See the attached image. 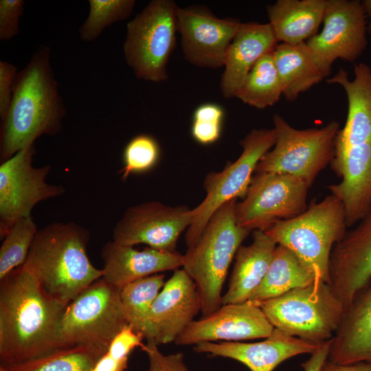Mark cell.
I'll return each mask as SVG.
<instances>
[{"mask_svg": "<svg viewBox=\"0 0 371 371\" xmlns=\"http://www.w3.org/2000/svg\"><path fill=\"white\" fill-rule=\"evenodd\" d=\"M67 304L49 295L23 265L0 280V366L63 348L58 328Z\"/></svg>", "mask_w": 371, "mask_h": 371, "instance_id": "obj_1", "label": "cell"}, {"mask_svg": "<svg viewBox=\"0 0 371 371\" xmlns=\"http://www.w3.org/2000/svg\"><path fill=\"white\" fill-rule=\"evenodd\" d=\"M50 48L41 45L17 73L8 113L1 122V163L34 144L41 136H54L66 113L50 63Z\"/></svg>", "mask_w": 371, "mask_h": 371, "instance_id": "obj_2", "label": "cell"}, {"mask_svg": "<svg viewBox=\"0 0 371 371\" xmlns=\"http://www.w3.org/2000/svg\"><path fill=\"white\" fill-rule=\"evenodd\" d=\"M89 240L88 230L75 223H50L38 230L23 265L45 293L68 304L103 276L87 256Z\"/></svg>", "mask_w": 371, "mask_h": 371, "instance_id": "obj_3", "label": "cell"}, {"mask_svg": "<svg viewBox=\"0 0 371 371\" xmlns=\"http://www.w3.org/2000/svg\"><path fill=\"white\" fill-rule=\"evenodd\" d=\"M236 200L221 205L212 216L200 238L184 255L183 269L194 282L203 316L222 305L223 285L229 267L249 231L236 221Z\"/></svg>", "mask_w": 371, "mask_h": 371, "instance_id": "obj_4", "label": "cell"}, {"mask_svg": "<svg viewBox=\"0 0 371 371\" xmlns=\"http://www.w3.org/2000/svg\"><path fill=\"white\" fill-rule=\"evenodd\" d=\"M342 203L333 194L311 202L302 214L274 223L265 231L277 245L293 252L315 275L330 284L329 265L333 247L347 229Z\"/></svg>", "mask_w": 371, "mask_h": 371, "instance_id": "obj_5", "label": "cell"}, {"mask_svg": "<svg viewBox=\"0 0 371 371\" xmlns=\"http://www.w3.org/2000/svg\"><path fill=\"white\" fill-rule=\"evenodd\" d=\"M256 304L274 328L319 344L334 337L345 311L330 284L322 280Z\"/></svg>", "mask_w": 371, "mask_h": 371, "instance_id": "obj_6", "label": "cell"}, {"mask_svg": "<svg viewBox=\"0 0 371 371\" xmlns=\"http://www.w3.org/2000/svg\"><path fill=\"white\" fill-rule=\"evenodd\" d=\"M178 6L171 0H153L126 24L124 59L139 80H168L167 64L176 45Z\"/></svg>", "mask_w": 371, "mask_h": 371, "instance_id": "obj_7", "label": "cell"}, {"mask_svg": "<svg viewBox=\"0 0 371 371\" xmlns=\"http://www.w3.org/2000/svg\"><path fill=\"white\" fill-rule=\"evenodd\" d=\"M120 291L101 278L72 300L59 324L63 347L85 346L106 352L113 338L128 324Z\"/></svg>", "mask_w": 371, "mask_h": 371, "instance_id": "obj_8", "label": "cell"}, {"mask_svg": "<svg viewBox=\"0 0 371 371\" xmlns=\"http://www.w3.org/2000/svg\"><path fill=\"white\" fill-rule=\"evenodd\" d=\"M273 121L277 136L274 148L260 159L255 172L290 175L311 186L334 156L339 124L334 120L319 128L297 129L278 113Z\"/></svg>", "mask_w": 371, "mask_h": 371, "instance_id": "obj_9", "label": "cell"}, {"mask_svg": "<svg viewBox=\"0 0 371 371\" xmlns=\"http://www.w3.org/2000/svg\"><path fill=\"white\" fill-rule=\"evenodd\" d=\"M276 137L274 128L252 129L240 141L243 147L240 157L227 164L221 172H211L206 175L203 181L205 196L192 209V222L185 236L188 248L197 243L209 220L221 205L245 197L258 163L274 146Z\"/></svg>", "mask_w": 371, "mask_h": 371, "instance_id": "obj_10", "label": "cell"}, {"mask_svg": "<svg viewBox=\"0 0 371 371\" xmlns=\"http://www.w3.org/2000/svg\"><path fill=\"white\" fill-rule=\"evenodd\" d=\"M310 186L294 176L258 172L243 201L236 203L237 225L248 231L265 232L279 221L293 218L306 209Z\"/></svg>", "mask_w": 371, "mask_h": 371, "instance_id": "obj_11", "label": "cell"}, {"mask_svg": "<svg viewBox=\"0 0 371 371\" xmlns=\"http://www.w3.org/2000/svg\"><path fill=\"white\" fill-rule=\"evenodd\" d=\"M34 144L19 151L0 166V236L23 218L31 216L38 203L62 195V186L46 181L51 166L34 167Z\"/></svg>", "mask_w": 371, "mask_h": 371, "instance_id": "obj_12", "label": "cell"}, {"mask_svg": "<svg viewBox=\"0 0 371 371\" xmlns=\"http://www.w3.org/2000/svg\"><path fill=\"white\" fill-rule=\"evenodd\" d=\"M324 27L306 41L326 77L337 59L355 62L366 48L368 19L359 0H326Z\"/></svg>", "mask_w": 371, "mask_h": 371, "instance_id": "obj_13", "label": "cell"}, {"mask_svg": "<svg viewBox=\"0 0 371 371\" xmlns=\"http://www.w3.org/2000/svg\"><path fill=\"white\" fill-rule=\"evenodd\" d=\"M192 209L147 201L128 207L113 230L114 242L133 247L146 244L164 251H175L181 234L191 225Z\"/></svg>", "mask_w": 371, "mask_h": 371, "instance_id": "obj_14", "label": "cell"}, {"mask_svg": "<svg viewBox=\"0 0 371 371\" xmlns=\"http://www.w3.org/2000/svg\"><path fill=\"white\" fill-rule=\"evenodd\" d=\"M177 17L185 59L199 67H223L227 50L243 23L218 18L201 5L178 7Z\"/></svg>", "mask_w": 371, "mask_h": 371, "instance_id": "obj_15", "label": "cell"}, {"mask_svg": "<svg viewBox=\"0 0 371 371\" xmlns=\"http://www.w3.org/2000/svg\"><path fill=\"white\" fill-rule=\"evenodd\" d=\"M273 330L260 307L247 300L222 304L212 313L192 321L175 342L177 345L188 346L204 341L267 338Z\"/></svg>", "mask_w": 371, "mask_h": 371, "instance_id": "obj_16", "label": "cell"}, {"mask_svg": "<svg viewBox=\"0 0 371 371\" xmlns=\"http://www.w3.org/2000/svg\"><path fill=\"white\" fill-rule=\"evenodd\" d=\"M201 308L194 282L183 269H177L153 304L142 334L157 344L175 341Z\"/></svg>", "mask_w": 371, "mask_h": 371, "instance_id": "obj_17", "label": "cell"}, {"mask_svg": "<svg viewBox=\"0 0 371 371\" xmlns=\"http://www.w3.org/2000/svg\"><path fill=\"white\" fill-rule=\"evenodd\" d=\"M329 273L333 291L346 310L371 282V208L334 246Z\"/></svg>", "mask_w": 371, "mask_h": 371, "instance_id": "obj_18", "label": "cell"}, {"mask_svg": "<svg viewBox=\"0 0 371 371\" xmlns=\"http://www.w3.org/2000/svg\"><path fill=\"white\" fill-rule=\"evenodd\" d=\"M330 164L341 181L328 188L342 203L350 227L371 208V139L334 153Z\"/></svg>", "mask_w": 371, "mask_h": 371, "instance_id": "obj_19", "label": "cell"}, {"mask_svg": "<svg viewBox=\"0 0 371 371\" xmlns=\"http://www.w3.org/2000/svg\"><path fill=\"white\" fill-rule=\"evenodd\" d=\"M324 343L304 340L274 328L272 334L262 341H204L194 345L193 349L196 352L236 360L251 371H273L289 358L300 354H313Z\"/></svg>", "mask_w": 371, "mask_h": 371, "instance_id": "obj_20", "label": "cell"}, {"mask_svg": "<svg viewBox=\"0 0 371 371\" xmlns=\"http://www.w3.org/2000/svg\"><path fill=\"white\" fill-rule=\"evenodd\" d=\"M104 262L102 278L122 289L137 280L169 270H177L183 265L184 255L150 247L139 251L131 246L107 242L102 248Z\"/></svg>", "mask_w": 371, "mask_h": 371, "instance_id": "obj_21", "label": "cell"}, {"mask_svg": "<svg viewBox=\"0 0 371 371\" xmlns=\"http://www.w3.org/2000/svg\"><path fill=\"white\" fill-rule=\"evenodd\" d=\"M278 43L269 23L241 24L225 58L220 83L224 98H236L254 65L264 55L273 52Z\"/></svg>", "mask_w": 371, "mask_h": 371, "instance_id": "obj_22", "label": "cell"}, {"mask_svg": "<svg viewBox=\"0 0 371 371\" xmlns=\"http://www.w3.org/2000/svg\"><path fill=\"white\" fill-rule=\"evenodd\" d=\"M328 360L338 364L371 363V282L346 308L331 339Z\"/></svg>", "mask_w": 371, "mask_h": 371, "instance_id": "obj_23", "label": "cell"}, {"mask_svg": "<svg viewBox=\"0 0 371 371\" xmlns=\"http://www.w3.org/2000/svg\"><path fill=\"white\" fill-rule=\"evenodd\" d=\"M355 78L341 67L326 79L328 84L343 87L348 99V115L344 126L335 139V152L371 139V68L366 63L355 64Z\"/></svg>", "mask_w": 371, "mask_h": 371, "instance_id": "obj_24", "label": "cell"}, {"mask_svg": "<svg viewBox=\"0 0 371 371\" xmlns=\"http://www.w3.org/2000/svg\"><path fill=\"white\" fill-rule=\"evenodd\" d=\"M277 244L265 232L254 230L253 242L240 246L235 255V263L222 297V304L242 303L263 280Z\"/></svg>", "mask_w": 371, "mask_h": 371, "instance_id": "obj_25", "label": "cell"}, {"mask_svg": "<svg viewBox=\"0 0 371 371\" xmlns=\"http://www.w3.org/2000/svg\"><path fill=\"white\" fill-rule=\"evenodd\" d=\"M326 0H278L266 8L278 42L297 45L317 34Z\"/></svg>", "mask_w": 371, "mask_h": 371, "instance_id": "obj_26", "label": "cell"}, {"mask_svg": "<svg viewBox=\"0 0 371 371\" xmlns=\"http://www.w3.org/2000/svg\"><path fill=\"white\" fill-rule=\"evenodd\" d=\"M273 56L282 95L289 102L295 100L301 93L326 78L306 42L297 45L278 44Z\"/></svg>", "mask_w": 371, "mask_h": 371, "instance_id": "obj_27", "label": "cell"}, {"mask_svg": "<svg viewBox=\"0 0 371 371\" xmlns=\"http://www.w3.org/2000/svg\"><path fill=\"white\" fill-rule=\"evenodd\" d=\"M317 280L312 270L293 252L277 245L263 280L248 300L259 303Z\"/></svg>", "mask_w": 371, "mask_h": 371, "instance_id": "obj_28", "label": "cell"}, {"mask_svg": "<svg viewBox=\"0 0 371 371\" xmlns=\"http://www.w3.org/2000/svg\"><path fill=\"white\" fill-rule=\"evenodd\" d=\"M273 52L264 55L254 65L236 96L244 103L257 109L273 106L282 95Z\"/></svg>", "mask_w": 371, "mask_h": 371, "instance_id": "obj_29", "label": "cell"}, {"mask_svg": "<svg viewBox=\"0 0 371 371\" xmlns=\"http://www.w3.org/2000/svg\"><path fill=\"white\" fill-rule=\"evenodd\" d=\"M164 280V274L156 273L133 281L121 289L122 311L127 324L135 331L142 333L151 306L166 282Z\"/></svg>", "mask_w": 371, "mask_h": 371, "instance_id": "obj_30", "label": "cell"}, {"mask_svg": "<svg viewBox=\"0 0 371 371\" xmlns=\"http://www.w3.org/2000/svg\"><path fill=\"white\" fill-rule=\"evenodd\" d=\"M104 353L94 348L76 346L57 350L36 359L3 367L6 371H91Z\"/></svg>", "mask_w": 371, "mask_h": 371, "instance_id": "obj_31", "label": "cell"}, {"mask_svg": "<svg viewBox=\"0 0 371 371\" xmlns=\"http://www.w3.org/2000/svg\"><path fill=\"white\" fill-rule=\"evenodd\" d=\"M38 230L32 216L10 227L0 248V280L25 263Z\"/></svg>", "mask_w": 371, "mask_h": 371, "instance_id": "obj_32", "label": "cell"}, {"mask_svg": "<svg viewBox=\"0 0 371 371\" xmlns=\"http://www.w3.org/2000/svg\"><path fill=\"white\" fill-rule=\"evenodd\" d=\"M135 0H89V12L78 32L82 41L91 42L112 24L128 19L133 13Z\"/></svg>", "mask_w": 371, "mask_h": 371, "instance_id": "obj_33", "label": "cell"}, {"mask_svg": "<svg viewBox=\"0 0 371 371\" xmlns=\"http://www.w3.org/2000/svg\"><path fill=\"white\" fill-rule=\"evenodd\" d=\"M160 154L156 139L147 134H140L130 140L123 153L124 166L120 171L125 181L131 173L145 172L157 163Z\"/></svg>", "mask_w": 371, "mask_h": 371, "instance_id": "obj_34", "label": "cell"}, {"mask_svg": "<svg viewBox=\"0 0 371 371\" xmlns=\"http://www.w3.org/2000/svg\"><path fill=\"white\" fill-rule=\"evenodd\" d=\"M223 111L214 104L199 106L194 114L192 136L202 144H210L220 137Z\"/></svg>", "mask_w": 371, "mask_h": 371, "instance_id": "obj_35", "label": "cell"}, {"mask_svg": "<svg viewBox=\"0 0 371 371\" xmlns=\"http://www.w3.org/2000/svg\"><path fill=\"white\" fill-rule=\"evenodd\" d=\"M158 344L153 339H147L141 346L149 359L148 371H189L183 360L182 353L164 355L158 348Z\"/></svg>", "mask_w": 371, "mask_h": 371, "instance_id": "obj_36", "label": "cell"}, {"mask_svg": "<svg viewBox=\"0 0 371 371\" xmlns=\"http://www.w3.org/2000/svg\"><path fill=\"white\" fill-rule=\"evenodd\" d=\"M23 0L0 1V40L8 41L19 31L20 18L24 10Z\"/></svg>", "mask_w": 371, "mask_h": 371, "instance_id": "obj_37", "label": "cell"}, {"mask_svg": "<svg viewBox=\"0 0 371 371\" xmlns=\"http://www.w3.org/2000/svg\"><path fill=\"white\" fill-rule=\"evenodd\" d=\"M144 338L142 333L135 331L127 324L111 341L106 352L118 359H128L130 353L135 348L143 345Z\"/></svg>", "mask_w": 371, "mask_h": 371, "instance_id": "obj_38", "label": "cell"}, {"mask_svg": "<svg viewBox=\"0 0 371 371\" xmlns=\"http://www.w3.org/2000/svg\"><path fill=\"white\" fill-rule=\"evenodd\" d=\"M17 67L8 62L0 60V117L3 122L8 113L12 98Z\"/></svg>", "mask_w": 371, "mask_h": 371, "instance_id": "obj_39", "label": "cell"}, {"mask_svg": "<svg viewBox=\"0 0 371 371\" xmlns=\"http://www.w3.org/2000/svg\"><path fill=\"white\" fill-rule=\"evenodd\" d=\"M331 339L326 341L317 350L311 354V357L307 361L301 365L304 371H320L322 366L328 359Z\"/></svg>", "mask_w": 371, "mask_h": 371, "instance_id": "obj_40", "label": "cell"}, {"mask_svg": "<svg viewBox=\"0 0 371 371\" xmlns=\"http://www.w3.org/2000/svg\"><path fill=\"white\" fill-rule=\"evenodd\" d=\"M128 359H118L106 352L98 360L91 371H124Z\"/></svg>", "mask_w": 371, "mask_h": 371, "instance_id": "obj_41", "label": "cell"}, {"mask_svg": "<svg viewBox=\"0 0 371 371\" xmlns=\"http://www.w3.org/2000/svg\"><path fill=\"white\" fill-rule=\"evenodd\" d=\"M320 371H371V363L359 362L351 364H338L327 359L322 366Z\"/></svg>", "mask_w": 371, "mask_h": 371, "instance_id": "obj_42", "label": "cell"}, {"mask_svg": "<svg viewBox=\"0 0 371 371\" xmlns=\"http://www.w3.org/2000/svg\"><path fill=\"white\" fill-rule=\"evenodd\" d=\"M361 3L368 19L367 33L371 35V0H363Z\"/></svg>", "mask_w": 371, "mask_h": 371, "instance_id": "obj_43", "label": "cell"}, {"mask_svg": "<svg viewBox=\"0 0 371 371\" xmlns=\"http://www.w3.org/2000/svg\"><path fill=\"white\" fill-rule=\"evenodd\" d=\"M0 371H6L3 366H0Z\"/></svg>", "mask_w": 371, "mask_h": 371, "instance_id": "obj_44", "label": "cell"}]
</instances>
